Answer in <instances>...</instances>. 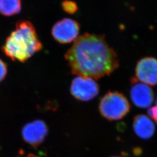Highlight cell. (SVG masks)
Wrapping results in <instances>:
<instances>
[{
    "label": "cell",
    "instance_id": "obj_13",
    "mask_svg": "<svg viewBox=\"0 0 157 157\" xmlns=\"http://www.w3.org/2000/svg\"><path fill=\"white\" fill-rule=\"evenodd\" d=\"M147 112L149 117L157 123V105L149 108Z\"/></svg>",
    "mask_w": 157,
    "mask_h": 157
},
{
    "label": "cell",
    "instance_id": "obj_10",
    "mask_svg": "<svg viewBox=\"0 0 157 157\" xmlns=\"http://www.w3.org/2000/svg\"><path fill=\"white\" fill-rule=\"evenodd\" d=\"M22 11V0H0V14L12 17Z\"/></svg>",
    "mask_w": 157,
    "mask_h": 157
},
{
    "label": "cell",
    "instance_id": "obj_1",
    "mask_svg": "<svg viewBox=\"0 0 157 157\" xmlns=\"http://www.w3.org/2000/svg\"><path fill=\"white\" fill-rule=\"evenodd\" d=\"M65 58L73 74L95 79L110 75L119 66L118 56L105 37L95 34L78 37Z\"/></svg>",
    "mask_w": 157,
    "mask_h": 157
},
{
    "label": "cell",
    "instance_id": "obj_9",
    "mask_svg": "<svg viewBox=\"0 0 157 157\" xmlns=\"http://www.w3.org/2000/svg\"><path fill=\"white\" fill-rule=\"evenodd\" d=\"M133 127L137 136L145 140L151 138L155 131V125L151 119L142 114L134 118Z\"/></svg>",
    "mask_w": 157,
    "mask_h": 157
},
{
    "label": "cell",
    "instance_id": "obj_5",
    "mask_svg": "<svg viewBox=\"0 0 157 157\" xmlns=\"http://www.w3.org/2000/svg\"><path fill=\"white\" fill-rule=\"evenodd\" d=\"M80 24L71 18H63L52 26L51 34L54 39L60 44H68L78 38Z\"/></svg>",
    "mask_w": 157,
    "mask_h": 157
},
{
    "label": "cell",
    "instance_id": "obj_14",
    "mask_svg": "<svg viewBox=\"0 0 157 157\" xmlns=\"http://www.w3.org/2000/svg\"><path fill=\"white\" fill-rule=\"evenodd\" d=\"M27 157H41L39 156H37V155H36L34 154H29L27 156Z\"/></svg>",
    "mask_w": 157,
    "mask_h": 157
},
{
    "label": "cell",
    "instance_id": "obj_3",
    "mask_svg": "<svg viewBox=\"0 0 157 157\" xmlns=\"http://www.w3.org/2000/svg\"><path fill=\"white\" fill-rule=\"evenodd\" d=\"M130 104L124 94L109 91L100 102L99 111L108 121H118L124 118L130 111Z\"/></svg>",
    "mask_w": 157,
    "mask_h": 157
},
{
    "label": "cell",
    "instance_id": "obj_7",
    "mask_svg": "<svg viewBox=\"0 0 157 157\" xmlns=\"http://www.w3.org/2000/svg\"><path fill=\"white\" fill-rule=\"evenodd\" d=\"M130 94L133 103L140 108H149L154 100V94L151 88L134 78L131 80Z\"/></svg>",
    "mask_w": 157,
    "mask_h": 157
},
{
    "label": "cell",
    "instance_id": "obj_2",
    "mask_svg": "<svg viewBox=\"0 0 157 157\" xmlns=\"http://www.w3.org/2000/svg\"><path fill=\"white\" fill-rule=\"evenodd\" d=\"M42 48L33 24L22 20L16 23L15 28L6 37L1 50L13 61L25 63Z\"/></svg>",
    "mask_w": 157,
    "mask_h": 157
},
{
    "label": "cell",
    "instance_id": "obj_16",
    "mask_svg": "<svg viewBox=\"0 0 157 157\" xmlns=\"http://www.w3.org/2000/svg\"><path fill=\"white\" fill-rule=\"evenodd\" d=\"M156 105H157V100H156Z\"/></svg>",
    "mask_w": 157,
    "mask_h": 157
},
{
    "label": "cell",
    "instance_id": "obj_4",
    "mask_svg": "<svg viewBox=\"0 0 157 157\" xmlns=\"http://www.w3.org/2000/svg\"><path fill=\"white\" fill-rule=\"evenodd\" d=\"M70 91L73 97L78 101H89L97 96L100 87L93 78L78 76L72 80Z\"/></svg>",
    "mask_w": 157,
    "mask_h": 157
},
{
    "label": "cell",
    "instance_id": "obj_15",
    "mask_svg": "<svg viewBox=\"0 0 157 157\" xmlns=\"http://www.w3.org/2000/svg\"><path fill=\"white\" fill-rule=\"evenodd\" d=\"M120 157V156H112V157Z\"/></svg>",
    "mask_w": 157,
    "mask_h": 157
},
{
    "label": "cell",
    "instance_id": "obj_6",
    "mask_svg": "<svg viewBox=\"0 0 157 157\" xmlns=\"http://www.w3.org/2000/svg\"><path fill=\"white\" fill-rule=\"evenodd\" d=\"M23 139L33 147L40 146L48 133V127L42 120H35L26 124L22 129Z\"/></svg>",
    "mask_w": 157,
    "mask_h": 157
},
{
    "label": "cell",
    "instance_id": "obj_12",
    "mask_svg": "<svg viewBox=\"0 0 157 157\" xmlns=\"http://www.w3.org/2000/svg\"><path fill=\"white\" fill-rule=\"evenodd\" d=\"M8 72L7 65L3 60L0 58V82H1L4 78Z\"/></svg>",
    "mask_w": 157,
    "mask_h": 157
},
{
    "label": "cell",
    "instance_id": "obj_11",
    "mask_svg": "<svg viewBox=\"0 0 157 157\" xmlns=\"http://www.w3.org/2000/svg\"><path fill=\"white\" fill-rule=\"evenodd\" d=\"M62 10L68 14H74L78 10L77 4L71 0H65L61 3Z\"/></svg>",
    "mask_w": 157,
    "mask_h": 157
},
{
    "label": "cell",
    "instance_id": "obj_8",
    "mask_svg": "<svg viewBox=\"0 0 157 157\" xmlns=\"http://www.w3.org/2000/svg\"><path fill=\"white\" fill-rule=\"evenodd\" d=\"M135 73L136 79L143 83L157 85V59L154 57H145L137 62Z\"/></svg>",
    "mask_w": 157,
    "mask_h": 157
}]
</instances>
